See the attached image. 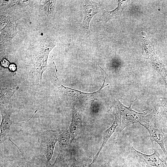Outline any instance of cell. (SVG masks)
Segmentation results:
<instances>
[{"label":"cell","instance_id":"obj_1","mask_svg":"<svg viewBox=\"0 0 167 167\" xmlns=\"http://www.w3.org/2000/svg\"><path fill=\"white\" fill-rule=\"evenodd\" d=\"M135 100L128 107L123 104L116 97L113 98L110 111L115 117L114 121L117 124L120 132L130 125L138 124L139 121L145 113L138 112L132 109L131 105Z\"/></svg>","mask_w":167,"mask_h":167},{"label":"cell","instance_id":"obj_2","mask_svg":"<svg viewBox=\"0 0 167 167\" xmlns=\"http://www.w3.org/2000/svg\"><path fill=\"white\" fill-rule=\"evenodd\" d=\"M55 75L56 78L60 83L61 85L58 87L59 91L62 93L66 99V101L74 106L77 103L81 104H92L96 99L97 95L101 92L103 88L108 85L107 84L105 85V82L106 77L107 74L105 71L103 70L105 74V77L104 82L100 88L97 91L91 93H86L82 92L76 89H72L69 87H65L62 85L58 78L57 73L58 70L56 65Z\"/></svg>","mask_w":167,"mask_h":167},{"label":"cell","instance_id":"obj_3","mask_svg":"<svg viewBox=\"0 0 167 167\" xmlns=\"http://www.w3.org/2000/svg\"><path fill=\"white\" fill-rule=\"evenodd\" d=\"M56 131L48 130L41 132L38 136L41 153L45 157L48 163L52 158L55 144L58 141V135Z\"/></svg>","mask_w":167,"mask_h":167},{"label":"cell","instance_id":"obj_4","mask_svg":"<svg viewBox=\"0 0 167 167\" xmlns=\"http://www.w3.org/2000/svg\"><path fill=\"white\" fill-rule=\"evenodd\" d=\"M8 104L0 105V113L2 117V121L0 127V145L6 140H8L14 144L19 151L23 154V152L19 147L12 141L10 139V133L11 127L13 122L11 119V109L8 107Z\"/></svg>","mask_w":167,"mask_h":167},{"label":"cell","instance_id":"obj_5","mask_svg":"<svg viewBox=\"0 0 167 167\" xmlns=\"http://www.w3.org/2000/svg\"><path fill=\"white\" fill-rule=\"evenodd\" d=\"M84 1V16L81 27L87 36L89 34V24L93 17L98 13H102L104 9L100 2H97L92 0Z\"/></svg>","mask_w":167,"mask_h":167},{"label":"cell","instance_id":"obj_6","mask_svg":"<svg viewBox=\"0 0 167 167\" xmlns=\"http://www.w3.org/2000/svg\"><path fill=\"white\" fill-rule=\"evenodd\" d=\"M132 150L138 160L148 166L167 167V162L161 155L159 150L153 149L154 152L147 155L137 150L131 146Z\"/></svg>","mask_w":167,"mask_h":167},{"label":"cell","instance_id":"obj_7","mask_svg":"<svg viewBox=\"0 0 167 167\" xmlns=\"http://www.w3.org/2000/svg\"><path fill=\"white\" fill-rule=\"evenodd\" d=\"M145 34L144 32H142L143 38L144 39L147 45L145 38ZM153 46L150 42V49H148H148H146L142 47L143 54L147 59L150 60L153 68L157 71L165 83L166 78L167 76L166 71L161 60L155 54Z\"/></svg>","mask_w":167,"mask_h":167},{"label":"cell","instance_id":"obj_8","mask_svg":"<svg viewBox=\"0 0 167 167\" xmlns=\"http://www.w3.org/2000/svg\"><path fill=\"white\" fill-rule=\"evenodd\" d=\"M58 153L55 161L52 165L53 167H57L62 160L64 153L71 143V135L68 130L64 131L58 135Z\"/></svg>","mask_w":167,"mask_h":167},{"label":"cell","instance_id":"obj_9","mask_svg":"<svg viewBox=\"0 0 167 167\" xmlns=\"http://www.w3.org/2000/svg\"><path fill=\"white\" fill-rule=\"evenodd\" d=\"M82 117V113L81 111L73 106L72 118L68 130L71 135V143L75 138L83 132Z\"/></svg>","mask_w":167,"mask_h":167},{"label":"cell","instance_id":"obj_10","mask_svg":"<svg viewBox=\"0 0 167 167\" xmlns=\"http://www.w3.org/2000/svg\"><path fill=\"white\" fill-rule=\"evenodd\" d=\"M129 1L118 0V6L114 10L111 11H106L104 9L102 13V14L97 22L102 21L106 23L111 19L120 18L124 9L128 6Z\"/></svg>","mask_w":167,"mask_h":167},{"label":"cell","instance_id":"obj_11","mask_svg":"<svg viewBox=\"0 0 167 167\" xmlns=\"http://www.w3.org/2000/svg\"><path fill=\"white\" fill-rule=\"evenodd\" d=\"M162 128L158 126H152L146 129L149 134L151 141L156 142L160 146L167 159V152L164 143L165 135L163 131Z\"/></svg>","mask_w":167,"mask_h":167},{"label":"cell","instance_id":"obj_12","mask_svg":"<svg viewBox=\"0 0 167 167\" xmlns=\"http://www.w3.org/2000/svg\"><path fill=\"white\" fill-rule=\"evenodd\" d=\"M118 127V125L115 121H114L110 126L103 132V141L102 144L98 151L96 154L93 159L92 162L88 165V167H92L95 165L98 157L100 152L104 147L114 132L116 128Z\"/></svg>","mask_w":167,"mask_h":167},{"label":"cell","instance_id":"obj_13","mask_svg":"<svg viewBox=\"0 0 167 167\" xmlns=\"http://www.w3.org/2000/svg\"><path fill=\"white\" fill-rule=\"evenodd\" d=\"M19 87L12 88H1L0 94V105H7L11 101L15 93L19 89Z\"/></svg>","mask_w":167,"mask_h":167},{"label":"cell","instance_id":"obj_14","mask_svg":"<svg viewBox=\"0 0 167 167\" xmlns=\"http://www.w3.org/2000/svg\"><path fill=\"white\" fill-rule=\"evenodd\" d=\"M11 160L15 167H38L34 162L29 160L24 156L18 160Z\"/></svg>","mask_w":167,"mask_h":167},{"label":"cell","instance_id":"obj_15","mask_svg":"<svg viewBox=\"0 0 167 167\" xmlns=\"http://www.w3.org/2000/svg\"><path fill=\"white\" fill-rule=\"evenodd\" d=\"M66 167H88V165L84 164L83 161H78L75 158L74 151H71L70 157Z\"/></svg>","mask_w":167,"mask_h":167},{"label":"cell","instance_id":"obj_16","mask_svg":"<svg viewBox=\"0 0 167 167\" xmlns=\"http://www.w3.org/2000/svg\"><path fill=\"white\" fill-rule=\"evenodd\" d=\"M159 110L161 117L167 119V98L164 99L161 101Z\"/></svg>","mask_w":167,"mask_h":167},{"label":"cell","instance_id":"obj_17","mask_svg":"<svg viewBox=\"0 0 167 167\" xmlns=\"http://www.w3.org/2000/svg\"><path fill=\"white\" fill-rule=\"evenodd\" d=\"M0 167H15L11 159L2 156L1 153Z\"/></svg>","mask_w":167,"mask_h":167},{"label":"cell","instance_id":"obj_18","mask_svg":"<svg viewBox=\"0 0 167 167\" xmlns=\"http://www.w3.org/2000/svg\"><path fill=\"white\" fill-rule=\"evenodd\" d=\"M36 163V164L38 167H53L52 165L47 162L45 157L43 156L37 159Z\"/></svg>","mask_w":167,"mask_h":167},{"label":"cell","instance_id":"obj_19","mask_svg":"<svg viewBox=\"0 0 167 167\" xmlns=\"http://www.w3.org/2000/svg\"><path fill=\"white\" fill-rule=\"evenodd\" d=\"M1 64L2 66L5 67H7L9 66L10 63L7 60L3 59L1 61Z\"/></svg>","mask_w":167,"mask_h":167},{"label":"cell","instance_id":"obj_20","mask_svg":"<svg viewBox=\"0 0 167 167\" xmlns=\"http://www.w3.org/2000/svg\"><path fill=\"white\" fill-rule=\"evenodd\" d=\"M9 68L11 71H14L16 70V66L15 64H12L9 65Z\"/></svg>","mask_w":167,"mask_h":167},{"label":"cell","instance_id":"obj_21","mask_svg":"<svg viewBox=\"0 0 167 167\" xmlns=\"http://www.w3.org/2000/svg\"><path fill=\"white\" fill-rule=\"evenodd\" d=\"M100 167H112L109 162H107L102 164Z\"/></svg>","mask_w":167,"mask_h":167}]
</instances>
